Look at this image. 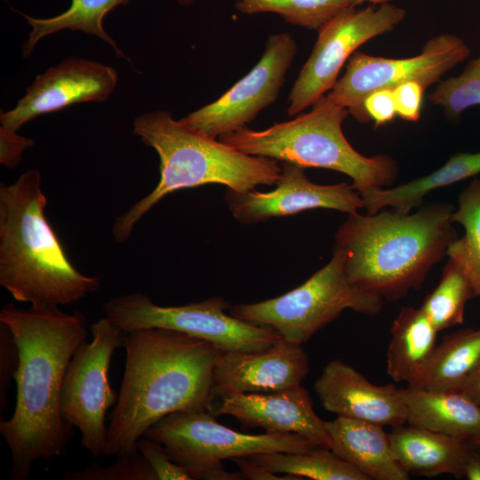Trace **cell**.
<instances>
[{
	"mask_svg": "<svg viewBox=\"0 0 480 480\" xmlns=\"http://www.w3.org/2000/svg\"><path fill=\"white\" fill-rule=\"evenodd\" d=\"M0 323L11 330L20 354L15 409L1 420L0 435L12 453V477L26 480L36 460L62 454L73 436L60 412V390L74 352L86 340V323L77 310L10 303L0 310Z\"/></svg>",
	"mask_w": 480,
	"mask_h": 480,
	"instance_id": "cell-1",
	"label": "cell"
},
{
	"mask_svg": "<svg viewBox=\"0 0 480 480\" xmlns=\"http://www.w3.org/2000/svg\"><path fill=\"white\" fill-rule=\"evenodd\" d=\"M125 367L108 427L106 457L139 452L146 430L178 411H204L212 404L220 349L212 342L175 330L125 332Z\"/></svg>",
	"mask_w": 480,
	"mask_h": 480,
	"instance_id": "cell-2",
	"label": "cell"
},
{
	"mask_svg": "<svg viewBox=\"0 0 480 480\" xmlns=\"http://www.w3.org/2000/svg\"><path fill=\"white\" fill-rule=\"evenodd\" d=\"M453 205L435 203L413 213L383 208L348 213L336 231L333 252L353 285L388 300L418 289L457 239Z\"/></svg>",
	"mask_w": 480,
	"mask_h": 480,
	"instance_id": "cell-3",
	"label": "cell"
},
{
	"mask_svg": "<svg viewBox=\"0 0 480 480\" xmlns=\"http://www.w3.org/2000/svg\"><path fill=\"white\" fill-rule=\"evenodd\" d=\"M41 174L31 169L0 186V285L32 306L72 304L96 292L100 280L80 273L49 224Z\"/></svg>",
	"mask_w": 480,
	"mask_h": 480,
	"instance_id": "cell-4",
	"label": "cell"
},
{
	"mask_svg": "<svg viewBox=\"0 0 480 480\" xmlns=\"http://www.w3.org/2000/svg\"><path fill=\"white\" fill-rule=\"evenodd\" d=\"M133 133L159 156L156 187L114 222L112 234L125 242L137 222L165 196L183 188L207 184L224 185L244 193L277 181L278 161L242 153L234 148L186 127L169 111L145 113L133 122Z\"/></svg>",
	"mask_w": 480,
	"mask_h": 480,
	"instance_id": "cell-5",
	"label": "cell"
},
{
	"mask_svg": "<svg viewBox=\"0 0 480 480\" xmlns=\"http://www.w3.org/2000/svg\"><path fill=\"white\" fill-rule=\"evenodd\" d=\"M311 107L310 111L268 129L245 126L218 139L246 155L340 172L352 180L360 194L395 181L399 170L395 159L384 154L365 156L346 139L342 131L349 115L346 108L326 94Z\"/></svg>",
	"mask_w": 480,
	"mask_h": 480,
	"instance_id": "cell-6",
	"label": "cell"
},
{
	"mask_svg": "<svg viewBox=\"0 0 480 480\" xmlns=\"http://www.w3.org/2000/svg\"><path fill=\"white\" fill-rule=\"evenodd\" d=\"M382 307L383 299L349 283L341 257L332 251L330 261L300 286L276 298L235 305L229 314L302 345L345 309L375 316Z\"/></svg>",
	"mask_w": 480,
	"mask_h": 480,
	"instance_id": "cell-7",
	"label": "cell"
},
{
	"mask_svg": "<svg viewBox=\"0 0 480 480\" xmlns=\"http://www.w3.org/2000/svg\"><path fill=\"white\" fill-rule=\"evenodd\" d=\"M228 308L229 302L221 297L164 307L140 292L115 297L103 305L106 316L124 332L175 330L206 340L223 351H260L282 338L272 328L228 315Z\"/></svg>",
	"mask_w": 480,
	"mask_h": 480,
	"instance_id": "cell-8",
	"label": "cell"
},
{
	"mask_svg": "<svg viewBox=\"0 0 480 480\" xmlns=\"http://www.w3.org/2000/svg\"><path fill=\"white\" fill-rule=\"evenodd\" d=\"M215 418L207 410L174 412L154 423L143 436L164 445L170 458L185 467L193 479L222 460L262 452H301L318 446L296 433H240Z\"/></svg>",
	"mask_w": 480,
	"mask_h": 480,
	"instance_id": "cell-9",
	"label": "cell"
},
{
	"mask_svg": "<svg viewBox=\"0 0 480 480\" xmlns=\"http://www.w3.org/2000/svg\"><path fill=\"white\" fill-rule=\"evenodd\" d=\"M90 330L92 340L77 347L66 369L60 404L65 421L80 431L82 447L100 458L106 457V413L118 399L108 381V369L114 351L124 347L125 332L107 316Z\"/></svg>",
	"mask_w": 480,
	"mask_h": 480,
	"instance_id": "cell-10",
	"label": "cell"
},
{
	"mask_svg": "<svg viewBox=\"0 0 480 480\" xmlns=\"http://www.w3.org/2000/svg\"><path fill=\"white\" fill-rule=\"evenodd\" d=\"M471 50L460 36L443 33L428 39L413 57L392 59L355 52L348 59L344 75L327 96L346 108L357 122L370 120L364 102L372 92L395 89L407 82H417L426 91L466 60Z\"/></svg>",
	"mask_w": 480,
	"mask_h": 480,
	"instance_id": "cell-11",
	"label": "cell"
},
{
	"mask_svg": "<svg viewBox=\"0 0 480 480\" xmlns=\"http://www.w3.org/2000/svg\"><path fill=\"white\" fill-rule=\"evenodd\" d=\"M406 11L391 3L351 6L317 30V39L289 95L287 114L296 116L329 92L349 57L365 42L392 31Z\"/></svg>",
	"mask_w": 480,
	"mask_h": 480,
	"instance_id": "cell-12",
	"label": "cell"
},
{
	"mask_svg": "<svg viewBox=\"0 0 480 480\" xmlns=\"http://www.w3.org/2000/svg\"><path fill=\"white\" fill-rule=\"evenodd\" d=\"M297 54V44L287 32L270 35L258 63L215 101L180 121L188 129L218 139L245 127L274 103Z\"/></svg>",
	"mask_w": 480,
	"mask_h": 480,
	"instance_id": "cell-13",
	"label": "cell"
},
{
	"mask_svg": "<svg viewBox=\"0 0 480 480\" xmlns=\"http://www.w3.org/2000/svg\"><path fill=\"white\" fill-rule=\"evenodd\" d=\"M305 170L298 164L284 162L275 189L244 193L228 189L225 202L233 217L243 224H254L316 208L348 214L364 206L360 193L352 184L319 185L307 177Z\"/></svg>",
	"mask_w": 480,
	"mask_h": 480,
	"instance_id": "cell-14",
	"label": "cell"
},
{
	"mask_svg": "<svg viewBox=\"0 0 480 480\" xmlns=\"http://www.w3.org/2000/svg\"><path fill=\"white\" fill-rule=\"evenodd\" d=\"M118 76L109 66L69 58L38 75L12 110L1 113L2 128L18 130L36 116L87 101L100 102L115 91Z\"/></svg>",
	"mask_w": 480,
	"mask_h": 480,
	"instance_id": "cell-15",
	"label": "cell"
},
{
	"mask_svg": "<svg viewBox=\"0 0 480 480\" xmlns=\"http://www.w3.org/2000/svg\"><path fill=\"white\" fill-rule=\"evenodd\" d=\"M308 371V357L301 345L283 338L260 351L220 350L214 367L213 396L299 387Z\"/></svg>",
	"mask_w": 480,
	"mask_h": 480,
	"instance_id": "cell-16",
	"label": "cell"
},
{
	"mask_svg": "<svg viewBox=\"0 0 480 480\" xmlns=\"http://www.w3.org/2000/svg\"><path fill=\"white\" fill-rule=\"evenodd\" d=\"M213 398H219V403L208 411L214 417L231 415L243 425L267 433H296L331 449L325 421L316 414L313 401L301 385L267 393L221 394Z\"/></svg>",
	"mask_w": 480,
	"mask_h": 480,
	"instance_id": "cell-17",
	"label": "cell"
},
{
	"mask_svg": "<svg viewBox=\"0 0 480 480\" xmlns=\"http://www.w3.org/2000/svg\"><path fill=\"white\" fill-rule=\"evenodd\" d=\"M314 389L323 408L337 416L383 427L407 423L399 388L393 384L376 385L340 359L325 364Z\"/></svg>",
	"mask_w": 480,
	"mask_h": 480,
	"instance_id": "cell-18",
	"label": "cell"
},
{
	"mask_svg": "<svg viewBox=\"0 0 480 480\" xmlns=\"http://www.w3.org/2000/svg\"><path fill=\"white\" fill-rule=\"evenodd\" d=\"M331 450L367 480H408L383 426L342 416L325 421Z\"/></svg>",
	"mask_w": 480,
	"mask_h": 480,
	"instance_id": "cell-19",
	"label": "cell"
},
{
	"mask_svg": "<svg viewBox=\"0 0 480 480\" xmlns=\"http://www.w3.org/2000/svg\"><path fill=\"white\" fill-rule=\"evenodd\" d=\"M407 423L475 443L480 436V406L460 390L399 388Z\"/></svg>",
	"mask_w": 480,
	"mask_h": 480,
	"instance_id": "cell-20",
	"label": "cell"
},
{
	"mask_svg": "<svg viewBox=\"0 0 480 480\" xmlns=\"http://www.w3.org/2000/svg\"><path fill=\"white\" fill-rule=\"evenodd\" d=\"M389 437L396 460L409 475L463 478L471 443L410 424L392 428Z\"/></svg>",
	"mask_w": 480,
	"mask_h": 480,
	"instance_id": "cell-21",
	"label": "cell"
},
{
	"mask_svg": "<svg viewBox=\"0 0 480 480\" xmlns=\"http://www.w3.org/2000/svg\"><path fill=\"white\" fill-rule=\"evenodd\" d=\"M438 331L421 308L403 307L390 328L387 372L396 382L412 384L436 347Z\"/></svg>",
	"mask_w": 480,
	"mask_h": 480,
	"instance_id": "cell-22",
	"label": "cell"
},
{
	"mask_svg": "<svg viewBox=\"0 0 480 480\" xmlns=\"http://www.w3.org/2000/svg\"><path fill=\"white\" fill-rule=\"evenodd\" d=\"M479 173L480 152L457 153L429 174L391 188H372L360 195L369 215L387 207L397 212L409 213L420 205L429 192Z\"/></svg>",
	"mask_w": 480,
	"mask_h": 480,
	"instance_id": "cell-23",
	"label": "cell"
},
{
	"mask_svg": "<svg viewBox=\"0 0 480 480\" xmlns=\"http://www.w3.org/2000/svg\"><path fill=\"white\" fill-rule=\"evenodd\" d=\"M479 367L480 327L460 329L443 339L421 373L407 387L460 390Z\"/></svg>",
	"mask_w": 480,
	"mask_h": 480,
	"instance_id": "cell-24",
	"label": "cell"
},
{
	"mask_svg": "<svg viewBox=\"0 0 480 480\" xmlns=\"http://www.w3.org/2000/svg\"><path fill=\"white\" fill-rule=\"evenodd\" d=\"M130 0H71L70 6L60 14L51 18H35L20 11L31 27L28 40L24 43L23 56H28L43 37L60 30L70 29L93 35L108 43L119 57L126 56L103 28L106 15L115 7L126 4Z\"/></svg>",
	"mask_w": 480,
	"mask_h": 480,
	"instance_id": "cell-25",
	"label": "cell"
},
{
	"mask_svg": "<svg viewBox=\"0 0 480 480\" xmlns=\"http://www.w3.org/2000/svg\"><path fill=\"white\" fill-rule=\"evenodd\" d=\"M273 473L313 480H367L331 449L316 446L301 452H262L247 456Z\"/></svg>",
	"mask_w": 480,
	"mask_h": 480,
	"instance_id": "cell-26",
	"label": "cell"
},
{
	"mask_svg": "<svg viewBox=\"0 0 480 480\" xmlns=\"http://www.w3.org/2000/svg\"><path fill=\"white\" fill-rule=\"evenodd\" d=\"M452 220L465 234L448 247V260L468 278L476 297L480 296V178L473 180L460 193Z\"/></svg>",
	"mask_w": 480,
	"mask_h": 480,
	"instance_id": "cell-27",
	"label": "cell"
},
{
	"mask_svg": "<svg viewBox=\"0 0 480 480\" xmlns=\"http://www.w3.org/2000/svg\"><path fill=\"white\" fill-rule=\"evenodd\" d=\"M475 297L468 278L448 260L438 284L425 297L420 308L436 329L441 332L464 322L466 304Z\"/></svg>",
	"mask_w": 480,
	"mask_h": 480,
	"instance_id": "cell-28",
	"label": "cell"
},
{
	"mask_svg": "<svg viewBox=\"0 0 480 480\" xmlns=\"http://www.w3.org/2000/svg\"><path fill=\"white\" fill-rule=\"evenodd\" d=\"M242 13L273 12L286 22L318 30L333 17L353 6L350 0H234Z\"/></svg>",
	"mask_w": 480,
	"mask_h": 480,
	"instance_id": "cell-29",
	"label": "cell"
},
{
	"mask_svg": "<svg viewBox=\"0 0 480 480\" xmlns=\"http://www.w3.org/2000/svg\"><path fill=\"white\" fill-rule=\"evenodd\" d=\"M428 99L431 104L443 108L451 119H458L468 108L480 106V55L458 76L442 79Z\"/></svg>",
	"mask_w": 480,
	"mask_h": 480,
	"instance_id": "cell-30",
	"label": "cell"
},
{
	"mask_svg": "<svg viewBox=\"0 0 480 480\" xmlns=\"http://www.w3.org/2000/svg\"><path fill=\"white\" fill-rule=\"evenodd\" d=\"M66 480H157L148 462L140 452L117 456L116 460L102 468L93 463L83 470L68 471L63 475Z\"/></svg>",
	"mask_w": 480,
	"mask_h": 480,
	"instance_id": "cell-31",
	"label": "cell"
},
{
	"mask_svg": "<svg viewBox=\"0 0 480 480\" xmlns=\"http://www.w3.org/2000/svg\"><path fill=\"white\" fill-rule=\"evenodd\" d=\"M137 447L155 472L157 480H194L189 471L174 462L164 445L145 436H140Z\"/></svg>",
	"mask_w": 480,
	"mask_h": 480,
	"instance_id": "cell-32",
	"label": "cell"
},
{
	"mask_svg": "<svg viewBox=\"0 0 480 480\" xmlns=\"http://www.w3.org/2000/svg\"><path fill=\"white\" fill-rule=\"evenodd\" d=\"M0 413L6 404V394L11 380H14L20 364V354L14 337L3 323H0Z\"/></svg>",
	"mask_w": 480,
	"mask_h": 480,
	"instance_id": "cell-33",
	"label": "cell"
},
{
	"mask_svg": "<svg viewBox=\"0 0 480 480\" xmlns=\"http://www.w3.org/2000/svg\"><path fill=\"white\" fill-rule=\"evenodd\" d=\"M424 92V88L414 81L402 84L393 89L396 115L405 121H418L420 117Z\"/></svg>",
	"mask_w": 480,
	"mask_h": 480,
	"instance_id": "cell-34",
	"label": "cell"
},
{
	"mask_svg": "<svg viewBox=\"0 0 480 480\" xmlns=\"http://www.w3.org/2000/svg\"><path fill=\"white\" fill-rule=\"evenodd\" d=\"M364 108L370 120L374 122L375 128L392 121L396 115L393 90L372 92L364 100Z\"/></svg>",
	"mask_w": 480,
	"mask_h": 480,
	"instance_id": "cell-35",
	"label": "cell"
},
{
	"mask_svg": "<svg viewBox=\"0 0 480 480\" xmlns=\"http://www.w3.org/2000/svg\"><path fill=\"white\" fill-rule=\"evenodd\" d=\"M34 145V140L0 127V163L14 168L20 161L25 149Z\"/></svg>",
	"mask_w": 480,
	"mask_h": 480,
	"instance_id": "cell-36",
	"label": "cell"
},
{
	"mask_svg": "<svg viewBox=\"0 0 480 480\" xmlns=\"http://www.w3.org/2000/svg\"><path fill=\"white\" fill-rule=\"evenodd\" d=\"M244 473L245 478L251 480H302L304 478L286 474L284 476H277L248 457H237L232 459Z\"/></svg>",
	"mask_w": 480,
	"mask_h": 480,
	"instance_id": "cell-37",
	"label": "cell"
},
{
	"mask_svg": "<svg viewBox=\"0 0 480 480\" xmlns=\"http://www.w3.org/2000/svg\"><path fill=\"white\" fill-rule=\"evenodd\" d=\"M197 479L205 480H242L245 479L244 473L241 472H228L223 468L221 463L213 465L203 470Z\"/></svg>",
	"mask_w": 480,
	"mask_h": 480,
	"instance_id": "cell-38",
	"label": "cell"
},
{
	"mask_svg": "<svg viewBox=\"0 0 480 480\" xmlns=\"http://www.w3.org/2000/svg\"><path fill=\"white\" fill-rule=\"evenodd\" d=\"M463 478L480 480V452L473 444L464 464Z\"/></svg>",
	"mask_w": 480,
	"mask_h": 480,
	"instance_id": "cell-39",
	"label": "cell"
},
{
	"mask_svg": "<svg viewBox=\"0 0 480 480\" xmlns=\"http://www.w3.org/2000/svg\"><path fill=\"white\" fill-rule=\"evenodd\" d=\"M460 391L480 406V367L467 380Z\"/></svg>",
	"mask_w": 480,
	"mask_h": 480,
	"instance_id": "cell-40",
	"label": "cell"
},
{
	"mask_svg": "<svg viewBox=\"0 0 480 480\" xmlns=\"http://www.w3.org/2000/svg\"><path fill=\"white\" fill-rule=\"evenodd\" d=\"M391 1L392 0H350V3L353 6L356 7V6L362 5L364 3H369L373 5H377V4L380 5L383 4L391 3Z\"/></svg>",
	"mask_w": 480,
	"mask_h": 480,
	"instance_id": "cell-41",
	"label": "cell"
},
{
	"mask_svg": "<svg viewBox=\"0 0 480 480\" xmlns=\"http://www.w3.org/2000/svg\"><path fill=\"white\" fill-rule=\"evenodd\" d=\"M180 4L183 6H190L192 5L196 0H176Z\"/></svg>",
	"mask_w": 480,
	"mask_h": 480,
	"instance_id": "cell-42",
	"label": "cell"
},
{
	"mask_svg": "<svg viewBox=\"0 0 480 480\" xmlns=\"http://www.w3.org/2000/svg\"><path fill=\"white\" fill-rule=\"evenodd\" d=\"M472 444L480 452V444Z\"/></svg>",
	"mask_w": 480,
	"mask_h": 480,
	"instance_id": "cell-43",
	"label": "cell"
},
{
	"mask_svg": "<svg viewBox=\"0 0 480 480\" xmlns=\"http://www.w3.org/2000/svg\"><path fill=\"white\" fill-rule=\"evenodd\" d=\"M472 444H480V436H479V438L477 439V441H476V442H475V443H472Z\"/></svg>",
	"mask_w": 480,
	"mask_h": 480,
	"instance_id": "cell-44",
	"label": "cell"
}]
</instances>
